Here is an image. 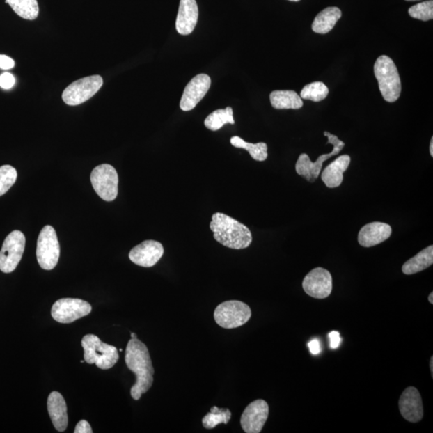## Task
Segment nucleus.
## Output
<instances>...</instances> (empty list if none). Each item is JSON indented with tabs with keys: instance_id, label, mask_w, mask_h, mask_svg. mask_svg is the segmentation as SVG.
Wrapping results in <instances>:
<instances>
[{
	"instance_id": "obj_1",
	"label": "nucleus",
	"mask_w": 433,
	"mask_h": 433,
	"mask_svg": "<svg viewBox=\"0 0 433 433\" xmlns=\"http://www.w3.org/2000/svg\"><path fill=\"white\" fill-rule=\"evenodd\" d=\"M125 363L130 371L136 377V381L131 388V397L135 400L141 399L154 383L155 369L150 352L144 343L139 339H131L126 347Z\"/></svg>"
},
{
	"instance_id": "obj_2",
	"label": "nucleus",
	"mask_w": 433,
	"mask_h": 433,
	"mask_svg": "<svg viewBox=\"0 0 433 433\" xmlns=\"http://www.w3.org/2000/svg\"><path fill=\"white\" fill-rule=\"evenodd\" d=\"M210 228L214 233V239L230 249H246L251 244L252 234L249 228L225 214H214Z\"/></svg>"
},
{
	"instance_id": "obj_3",
	"label": "nucleus",
	"mask_w": 433,
	"mask_h": 433,
	"mask_svg": "<svg viewBox=\"0 0 433 433\" xmlns=\"http://www.w3.org/2000/svg\"><path fill=\"white\" fill-rule=\"evenodd\" d=\"M374 73L384 99L391 103L397 102L402 88L394 61L388 56H379L375 63Z\"/></svg>"
},
{
	"instance_id": "obj_4",
	"label": "nucleus",
	"mask_w": 433,
	"mask_h": 433,
	"mask_svg": "<svg viewBox=\"0 0 433 433\" xmlns=\"http://www.w3.org/2000/svg\"><path fill=\"white\" fill-rule=\"evenodd\" d=\"M81 345L84 351V361L89 364L95 363L102 370L112 368L119 360L118 348L102 342L97 336H84Z\"/></svg>"
},
{
	"instance_id": "obj_5",
	"label": "nucleus",
	"mask_w": 433,
	"mask_h": 433,
	"mask_svg": "<svg viewBox=\"0 0 433 433\" xmlns=\"http://www.w3.org/2000/svg\"><path fill=\"white\" fill-rule=\"evenodd\" d=\"M216 324L225 329H237L250 320L251 310L249 306L241 301L230 300L221 303L214 310Z\"/></svg>"
},
{
	"instance_id": "obj_6",
	"label": "nucleus",
	"mask_w": 433,
	"mask_h": 433,
	"mask_svg": "<svg viewBox=\"0 0 433 433\" xmlns=\"http://www.w3.org/2000/svg\"><path fill=\"white\" fill-rule=\"evenodd\" d=\"M61 247L54 227L45 226L37 240L36 257L42 269L51 271L59 261Z\"/></svg>"
},
{
	"instance_id": "obj_7",
	"label": "nucleus",
	"mask_w": 433,
	"mask_h": 433,
	"mask_svg": "<svg viewBox=\"0 0 433 433\" xmlns=\"http://www.w3.org/2000/svg\"><path fill=\"white\" fill-rule=\"evenodd\" d=\"M324 135L329 139L327 143L333 145V150L330 154L320 156L315 162H311L308 155L302 154L295 165V171L299 175L304 177L309 182H315L320 176L324 162L339 155L345 146V142L338 139L337 136L331 134L329 132H324Z\"/></svg>"
},
{
	"instance_id": "obj_8",
	"label": "nucleus",
	"mask_w": 433,
	"mask_h": 433,
	"mask_svg": "<svg viewBox=\"0 0 433 433\" xmlns=\"http://www.w3.org/2000/svg\"><path fill=\"white\" fill-rule=\"evenodd\" d=\"M91 182L100 198L107 202H113L117 198L119 178L112 166L102 164L95 168L91 173Z\"/></svg>"
},
{
	"instance_id": "obj_9",
	"label": "nucleus",
	"mask_w": 433,
	"mask_h": 433,
	"mask_svg": "<svg viewBox=\"0 0 433 433\" xmlns=\"http://www.w3.org/2000/svg\"><path fill=\"white\" fill-rule=\"evenodd\" d=\"M103 86V79L95 75L80 79L68 86L62 94L63 102L68 105H79L92 98Z\"/></svg>"
},
{
	"instance_id": "obj_10",
	"label": "nucleus",
	"mask_w": 433,
	"mask_h": 433,
	"mask_svg": "<svg viewBox=\"0 0 433 433\" xmlns=\"http://www.w3.org/2000/svg\"><path fill=\"white\" fill-rule=\"evenodd\" d=\"M25 244V236L19 230H14L7 236L0 251V271L8 274L17 269L23 257Z\"/></svg>"
},
{
	"instance_id": "obj_11",
	"label": "nucleus",
	"mask_w": 433,
	"mask_h": 433,
	"mask_svg": "<svg viewBox=\"0 0 433 433\" xmlns=\"http://www.w3.org/2000/svg\"><path fill=\"white\" fill-rule=\"evenodd\" d=\"M92 311V306L79 299H61L52 306V316L58 323L71 324Z\"/></svg>"
},
{
	"instance_id": "obj_12",
	"label": "nucleus",
	"mask_w": 433,
	"mask_h": 433,
	"mask_svg": "<svg viewBox=\"0 0 433 433\" xmlns=\"http://www.w3.org/2000/svg\"><path fill=\"white\" fill-rule=\"evenodd\" d=\"M303 288L310 297L326 299L332 292L331 274L324 268H315L304 278Z\"/></svg>"
},
{
	"instance_id": "obj_13",
	"label": "nucleus",
	"mask_w": 433,
	"mask_h": 433,
	"mask_svg": "<svg viewBox=\"0 0 433 433\" xmlns=\"http://www.w3.org/2000/svg\"><path fill=\"white\" fill-rule=\"evenodd\" d=\"M269 406L265 400H257L246 407L241 416V426L246 433H260L268 419Z\"/></svg>"
},
{
	"instance_id": "obj_14",
	"label": "nucleus",
	"mask_w": 433,
	"mask_h": 433,
	"mask_svg": "<svg viewBox=\"0 0 433 433\" xmlns=\"http://www.w3.org/2000/svg\"><path fill=\"white\" fill-rule=\"evenodd\" d=\"M211 79L207 74H199L189 82L184 88L180 108L184 112L194 109L209 91Z\"/></svg>"
},
{
	"instance_id": "obj_15",
	"label": "nucleus",
	"mask_w": 433,
	"mask_h": 433,
	"mask_svg": "<svg viewBox=\"0 0 433 433\" xmlns=\"http://www.w3.org/2000/svg\"><path fill=\"white\" fill-rule=\"evenodd\" d=\"M163 255L164 247L159 242L147 240L134 247L129 257L136 265L152 267L159 262Z\"/></svg>"
},
{
	"instance_id": "obj_16",
	"label": "nucleus",
	"mask_w": 433,
	"mask_h": 433,
	"mask_svg": "<svg viewBox=\"0 0 433 433\" xmlns=\"http://www.w3.org/2000/svg\"><path fill=\"white\" fill-rule=\"evenodd\" d=\"M399 408L406 420L417 423L423 418L424 408L419 391L414 387L406 388L400 398Z\"/></svg>"
},
{
	"instance_id": "obj_17",
	"label": "nucleus",
	"mask_w": 433,
	"mask_h": 433,
	"mask_svg": "<svg viewBox=\"0 0 433 433\" xmlns=\"http://www.w3.org/2000/svg\"><path fill=\"white\" fill-rule=\"evenodd\" d=\"M392 233V227L388 224L375 221L362 227L359 232L358 242L363 247H372L388 239Z\"/></svg>"
},
{
	"instance_id": "obj_18",
	"label": "nucleus",
	"mask_w": 433,
	"mask_h": 433,
	"mask_svg": "<svg viewBox=\"0 0 433 433\" xmlns=\"http://www.w3.org/2000/svg\"><path fill=\"white\" fill-rule=\"evenodd\" d=\"M198 20V7L196 0H181L176 20L179 34H191Z\"/></svg>"
},
{
	"instance_id": "obj_19",
	"label": "nucleus",
	"mask_w": 433,
	"mask_h": 433,
	"mask_svg": "<svg viewBox=\"0 0 433 433\" xmlns=\"http://www.w3.org/2000/svg\"><path fill=\"white\" fill-rule=\"evenodd\" d=\"M47 410L52 424L58 432H65L68 424L67 404L58 392H52L47 399Z\"/></svg>"
},
{
	"instance_id": "obj_20",
	"label": "nucleus",
	"mask_w": 433,
	"mask_h": 433,
	"mask_svg": "<svg viewBox=\"0 0 433 433\" xmlns=\"http://www.w3.org/2000/svg\"><path fill=\"white\" fill-rule=\"evenodd\" d=\"M351 163L349 155H342L327 166L321 174L322 180L324 182L326 187L337 188L340 186L343 180V173H345Z\"/></svg>"
},
{
	"instance_id": "obj_21",
	"label": "nucleus",
	"mask_w": 433,
	"mask_h": 433,
	"mask_svg": "<svg viewBox=\"0 0 433 433\" xmlns=\"http://www.w3.org/2000/svg\"><path fill=\"white\" fill-rule=\"evenodd\" d=\"M342 17L340 8L336 7L326 8L322 10L315 17L313 24L314 33L324 35L329 33L335 27L338 20Z\"/></svg>"
},
{
	"instance_id": "obj_22",
	"label": "nucleus",
	"mask_w": 433,
	"mask_h": 433,
	"mask_svg": "<svg viewBox=\"0 0 433 433\" xmlns=\"http://www.w3.org/2000/svg\"><path fill=\"white\" fill-rule=\"evenodd\" d=\"M272 107L276 109H299L304 107L302 98L292 90H276L270 95Z\"/></svg>"
},
{
	"instance_id": "obj_23",
	"label": "nucleus",
	"mask_w": 433,
	"mask_h": 433,
	"mask_svg": "<svg viewBox=\"0 0 433 433\" xmlns=\"http://www.w3.org/2000/svg\"><path fill=\"white\" fill-rule=\"evenodd\" d=\"M433 264V246H430L417 253L416 256L407 261L402 267V272L411 276L423 271Z\"/></svg>"
},
{
	"instance_id": "obj_24",
	"label": "nucleus",
	"mask_w": 433,
	"mask_h": 433,
	"mask_svg": "<svg viewBox=\"0 0 433 433\" xmlns=\"http://www.w3.org/2000/svg\"><path fill=\"white\" fill-rule=\"evenodd\" d=\"M19 17L24 19L34 20L39 15V5L37 0H6Z\"/></svg>"
},
{
	"instance_id": "obj_25",
	"label": "nucleus",
	"mask_w": 433,
	"mask_h": 433,
	"mask_svg": "<svg viewBox=\"0 0 433 433\" xmlns=\"http://www.w3.org/2000/svg\"><path fill=\"white\" fill-rule=\"evenodd\" d=\"M230 143L235 148L239 149H244L249 152L250 155L253 160L258 162H264L267 160L268 157L267 145L260 142V143L252 144L248 143L239 136H232Z\"/></svg>"
},
{
	"instance_id": "obj_26",
	"label": "nucleus",
	"mask_w": 433,
	"mask_h": 433,
	"mask_svg": "<svg viewBox=\"0 0 433 433\" xmlns=\"http://www.w3.org/2000/svg\"><path fill=\"white\" fill-rule=\"evenodd\" d=\"M226 124H235L233 109L230 107L216 110L205 120V127L211 131H218Z\"/></svg>"
},
{
	"instance_id": "obj_27",
	"label": "nucleus",
	"mask_w": 433,
	"mask_h": 433,
	"mask_svg": "<svg viewBox=\"0 0 433 433\" xmlns=\"http://www.w3.org/2000/svg\"><path fill=\"white\" fill-rule=\"evenodd\" d=\"M231 419V413L228 409H219L216 406L211 408L210 413L203 419V425L205 429L213 430L220 424L227 425Z\"/></svg>"
},
{
	"instance_id": "obj_28",
	"label": "nucleus",
	"mask_w": 433,
	"mask_h": 433,
	"mask_svg": "<svg viewBox=\"0 0 433 433\" xmlns=\"http://www.w3.org/2000/svg\"><path fill=\"white\" fill-rule=\"evenodd\" d=\"M329 94V89L323 82L316 81L306 86L301 91L300 97L313 100L315 102H322Z\"/></svg>"
},
{
	"instance_id": "obj_29",
	"label": "nucleus",
	"mask_w": 433,
	"mask_h": 433,
	"mask_svg": "<svg viewBox=\"0 0 433 433\" xmlns=\"http://www.w3.org/2000/svg\"><path fill=\"white\" fill-rule=\"evenodd\" d=\"M17 171L9 165L0 166V197L6 194L17 182Z\"/></svg>"
},
{
	"instance_id": "obj_30",
	"label": "nucleus",
	"mask_w": 433,
	"mask_h": 433,
	"mask_svg": "<svg viewBox=\"0 0 433 433\" xmlns=\"http://www.w3.org/2000/svg\"><path fill=\"white\" fill-rule=\"evenodd\" d=\"M411 18L422 21H430L433 19V1H425L414 5L409 10Z\"/></svg>"
},
{
	"instance_id": "obj_31",
	"label": "nucleus",
	"mask_w": 433,
	"mask_h": 433,
	"mask_svg": "<svg viewBox=\"0 0 433 433\" xmlns=\"http://www.w3.org/2000/svg\"><path fill=\"white\" fill-rule=\"evenodd\" d=\"M15 84V78L9 72H4L0 75V87L3 89L12 88Z\"/></svg>"
},
{
	"instance_id": "obj_32",
	"label": "nucleus",
	"mask_w": 433,
	"mask_h": 433,
	"mask_svg": "<svg viewBox=\"0 0 433 433\" xmlns=\"http://www.w3.org/2000/svg\"><path fill=\"white\" fill-rule=\"evenodd\" d=\"M14 67L15 61L12 58L5 55H0V68L4 70H12Z\"/></svg>"
},
{
	"instance_id": "obj_33",
	"label": "nucleus",
	"mask_w": 433,
	"mask_h": 433,
	"mask_svg": "<svg viewBox=\"0 0 433 433\" xmlns=\"http://www.w3.org/2000/svg\"><path fill=\"white\" fill-rule=\"evenodd\" d=\"M329 337L331 349H336V348L340 347L341 343V337L339 332L336 331H331L330 332Z\"/></svg>"
},
{
	"instance_id": "obj_34",
	"label": "nucleus",
	"mask_w": 433,
	"mask_h": 433,
	"mask_svg": "<svg viewBox=\"0 0 433 433\" xmlns=\"http://www.w3.org/2000/svg\"><path fill=\"white\" fill-rule=\"evenodd\" d=\"M75 433H92V427L86 420H81L76 426Z\"/></svg>"
},
{
	"instance_id": "obj_35",
	"label": "nucleus",
	"mask_w": 433,
	"mask_h": 433,
	"mask_svg": "<svg viewBox=\"0 0 433 433\" xmlns=\"http://www.w3.org/2000/svg\"><path fill=\"white\" fill-rule=\"evenodd\" d=\"M309 350L313 355H319L322 351L321 343L318 340H313L308 343Z\"/></svg>"
},
{
	"instance_id": "obj_36",
	"label": "nucleus",
	"mask_w": 433,
	"mask_h": 433,
	"mask_svg": "<svg viewBox=\"0 0 433 433\" xmlns=\"http://www.w3.org/2000/svg\"><path fill=\"white\" fill-rule=\"evenodd\" d=\"M430 152L431 156L433 157V137H432V139L430 141Z\"/></svg>"
},
{
	"instance_id": "obj_37",
	"label": "nucleus",
	"mask_w": 433,
	"mask_h": 433,
	"mask_svg": "<svg viewBox=\"0 0 433 433\" xmlns=\"http://www.w3.org/2000/svg\"><path fill=\"white\" fill-rule=\"evenodd\" d=\"M430 370H431V373H432V377H433V357L432 356L431 361H430Z\"/></svg>"
},
{
	"instance_id": "obj_38",
	"label": "nucleus",
	"mask_w": 433,
	"mask_h": 433,
	"mask_svg": "<svg viewBox=\"0 0 433 433\" xmlns=\"http://www.w3.org/2000/svg\"><path fill=\"white\" fill-rule=\"evenodd\" d=\"M429 301L431 304H433V293L432 292L430 294Z\"/></svg>"
},
{
	"instance_id": "obj_39",
	"label": "nucleus",
	"mask_w": 433,
	"mask_h": 433,
	"mask_svg": "<svg viewBox=\"0 0 433 433\" xmlns=\"http://www.w3.org/2000/svg\"><path fill=\"white\" fill-rule=\"evenodd\" d=\"M131 339H137V336L135 333H131Z\"/></svg>"
},
{
	"instance_id": "obj_40",
	"label": "nucleus",
	"mask_w": 433,
	"mask_h": 433,
	"mask_svg": "<svg viewBox=\"0 0 433 433\" xmlns=\"http://www.w3.org/2000/svg\"><path fill=\"white\" fill-rule=\"evenodd\" d=\"M406 1L414 2V1H419V0H406Z\"/></svg>"
},
{
	"instance_id": "obj_41",
	"label": "nucleus",
	"mask_w": 433,
	"mask_h": 433,
	"mask_svg": "<svg viewBox=\"0 0 433 433\" xmlns=\"http://www.w3.org/2000/svg\"><path fill=\"white\" fill-rule=\"evenodd\" d=\"M289 1L299 2V1H300V0H289Z\"/></svg>"
}]
</instances>
